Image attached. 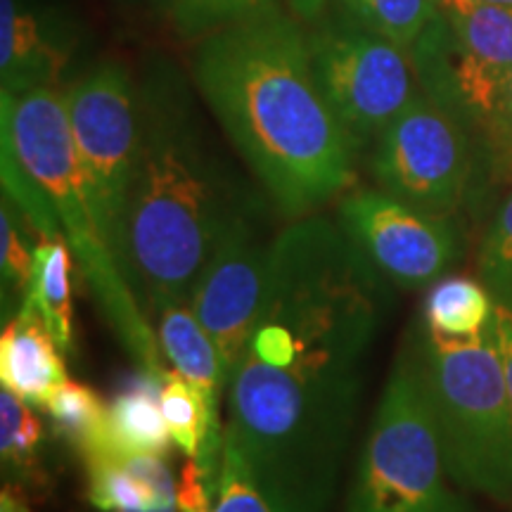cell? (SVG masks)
I'll use <instances>...</instances> for the list:
<instances>
[{"instance_id": "obj_3", "label": "cell", "mask_w": 512, "mask_h": 512, "mask_svg": "<svg viewBox=\"0 0 512 512\" xmlns=\"http://www.w3.org/2000/svg\"><path fill=\"white\" fill-rule=\"evenodd\" d=\"M145 136L124 221V266L145 311L162 297L190 299L226 233L252 207L174 93L143 100Z\"/></svg>"}, {"instance_id": "obj_24", "label": "cell", "mask_w": 512, "mask_h": 512, "mask_svg": "<svg viewBox=\"0 0 512 512\" xmlns=\"http://www.w3.org/2000/svg\"><path fill=\"white\" fill-rule=\"evenodd\" d=\"M477 273L494 302H512V190L498 204L479 245Z\"/></svg>"}, {"instance_id": "obj_13", "label": "cell", "mask_w": 512, "mask_h": 512, "mask_svg": "<svg viewBox=\"0 0 512 512\" xmlns=\"http://www.w3.org/2000/svg\"><path fill=\"white\" fill-rule=\"evenodd\" d=\"M150 318L155 323L159 347L176 373L195 389L204 408V441L197 460L207 472L211 491L219 486L223 441L226 427L221 425V392L226 389L221 356L214 339L204 330L192 311L190 299L162 297L150 304Z\"/></svg>"}, {"instance_id": "obj_32", "label": "cell", "mask_w": 512, "mask_h": 512, "mask_svg": "<svg viewBox=\"0 0 512 512\" xmlns=\"http://www.w3.org/2000/svg\"><path fill=\"white\" fill-rule=\"evenodd\" d=\"M155 3L159 5V8H162V12H166V17H169L171 10H174L176 0H155Z\"/></svg>"}, {"instance_id": "obj_12", "label": "cell", "mask_w": 512, "mask_h": 512, "mask_svg": "<svg viewBox=\"0 0 512 512\" xmlns=\"http://www.w3.org/2000/svg\"><path fill=\"white\" fill-rule=\"evenodd\" d=\"M271 240L247 214L214 249L190 292V306L221 356L226 389L245 358L266 299Z\"/></svg>"}, {"instance_id": "obj_22", "label": "cell", "mask_w": 512, "mask_h": 512, "mask_svg": "<svg viewBox=\"0 0 512 512\" xmlns=\"http://www.w3.org/2000/svg\"><path fill=\"white\" fill-rule=\"evenodd\" d=\"M342 15L401 48L413 50L437 10V0H335Z\"/></svg>"}, {"instance_id": "obj_28", "label": "cell", "mask_w": 512, "mask_h": 512, "mask_svg": "<svg viewBox=\"0 0 512 512\" xmlns=\"http://www.w3.org/2000/svg\"><path fill=\"white\" fill-rule=\"evenodd\" d=\"M491 335H494L498 358H501L505 389H508L512 406V302H496L494 320H491Z\"/></svg>"}, {"instance_id": "obj_9", "label": "cell", "mask_w": 512, "mask_h": 512, "mask_svg": "<svg viewBox=\"0 0 512 512\" xmlns=\"http://www.w3.org/2000/svg\"><path fill=\"white\" fill-rule=\"evenodd\" d=\"M64 105L95 214L124 264V221L145 136L143 98L121 64L102 62L64 88Z\"/></svg>"}, {"instance_id": "obj_14", "label": "cell", "mask_w": 512, "mask_h": 512, "mask_svg": "<svg viewBox=\"0 0 512 512\" xmlns=\"http://www.w3.org/2000/svg\"><path fill=\"white\" fill-rule=\"evenodd\" d=\"M69 43L46 17L22 0H0V79L3 93L57 86Z\"/></svg>"}, {"instance_id": "obj_11", "label": "cell", "mask_w": 512, "mask_h": 512, "mask_svg": "<svg viewBox=\"0 0 512 512\" xmlns=\"http://www.w3.org/2000/svg\"><path fill=\"white\" fill-rule=\"evenodd\" d=\"M337 223L399 290L434 285L463 252L453 216L422 214L380 188L347 192Z\"/></svg>"}, {"instance_id": "obj_5", "label": "cell", "mask_w": 512, "mask_h": 512, "mask_svg": "<svg viewBox=\"0 0 512 512\" xmlns=\"http://www.w3.org/2000/svg\"><path fill=\"white\" fill-rule=\"evenodd\" d=\"M408 347L448 477L467 494L512 503V406L491 328L446 339L418 325Z\"/></svg>"}, {"instance_id": "obj_6", "label": "cell", "mask_w": 512, "mask_h": 512, "mask_svg": "<svg viewBox=\"0 0 512 512\" xmlns=\"http://www.w3.org/2000/svg\"><path fill=\"white\" fill-rule=\"evenodd\" d=\"M347 512H475L446 472L411 347L396 358L377 403Z\"/></svg>"}, {"instance_id": "obj_1", "label": "cell", "mask_w": 512, "mask_h": 512, "mask_svg": "<svg viewBox=\"0 0 512 512\" xmlns=\"http://www.w3.org/2000/svg\"><path fill=\"white\" fill-rule=\"evenodd\" d=\"M389 280L339 223L311 214L271 242L266 299L228 382L226 434L264 470L339 475Z\"/></svg>"}, {"instance_id": "obj_17", "label": "cell", "mask_w": 512, "mask_h": 512, "mask_svg": "<svg viewBox=\"0 0 512 512\" xmlns=\"http://www.w3.org/2000/svg\"><path fill=\"white\" fill-rule=\"evenodd\" d=\"M72 249L62 238H36L34 271L22 304L43 318L50 335L64 354L74 351V302H72Z\"/></svg>"}, {"instance_id": "obj_8", "label": "cell", "mask_w": 512, "mask_h": 512, "mask_svg": "<svg viewBox=\"0 0 512 512\" xmlns=\"http://www.w3.org/2000/svg\"><path fill=\"white\" fill-rule=\"evenodd\" d=\"M316 81L354 152H361L420 93L411 50L339 12L309 29Z\"/></svg>"}, {"instance_id": "obj_23", "label": "cell", "mask_w": 512, "mask_h": 512, "mask_svg": "<svg viewBox=\"0 0 512 512\" xmlns=\"http://www.w3.org/2000/svg\"><path fill=\"white\" fill-rule=\"evenodd\" d=\"M214 512H294L256 479L233 441H223Z\"/></svg>"}, {"instance_id": "obj_31", "label": "cell", "mask_w": 512, "mask_h": 512, "mask_svg": "<svg viewBox=\"0 0 512 512\" xmlns=\"http://www.w3.org/2000/svg\"><path fill=\"white\" fill-rule=\"evenodd\" d=\"M119 512H178V503H176V489L169 491L159 498L157 503L147 505V508H136V510H119Z\"/></svg>"}, {"instance_id": "obj_27", "label": "cell", "mask_w": 512, "mask_h": 512, "mask_svg": "<svg viewBox=\"0 0 512 512\" xmlns=\"http://www.w3.org/2000/svg\"><path fill=\"white\" fill-rule=\"evenodd\" d=\"M278 0H176L169 19L183 38H202Z\"/></svg>"}, {"instance_id": "obj_7", "label": "cell", "mask_w": 512, "mask_h": 512, "mask_svg": "<svg viewBox=\"0 0 512 512\" xmlns=\"http://www.w3.org/2000/svg\"><path fill=\"white\" fill-rule=\"evenodd\" d=\"M411 53L422 91L475 140L512 74V10L489 0H437Z\"/></svg>"}, {"instance_id": "obj_10", "label": "cell", "mask_w": 512, "mask_h": 512, "mask_svg": "<svg viewBox=\"0 0 512 512\" xmlns=\"http://www.w3.org/2000/svg\"><path fill=\"white\" fill-rule=\"evenodd\" d=\"M377 188L432 216H456L470 195L475 140L420 88L377 136L370 155Z\"/></svg>"}, {"instance_id": "obj_18", "label": "cell", "mask_w": 512, "mask_h": 512, "mask_svg": "<svg viewBox=\"0 0 512 512\" xmlns=\"http://www.w3.org/2000/svg\"><path fill=\"white\" fill-rule=\"evenodd\" d=\"M494 294L482 280L444 275L430 285L422 306V325L446 339H475L491 328Z\"/></svg>"}, {"instance_id": "obj_21", "label": "cell", "mask_w": 512, "mask_h": 512, "mask_svg": "<svg viewBox=\"0 0 512 512\" xmlns=\"http://www.w3.org/2000/svg\"><path fill=\"white\" fill-rule=\"evenodd\" d=\"M482 185L486 190H512V74L475 138L470 195L477 197Z\"/></svg>"}, {"instance_id": "obj_4", "label": "cell", "mask_w": 512, "mask_h": 512, "mask_svg": "<svg viewBox=\"0 0 512 512\" xmlns=\"http://www.w3.org/2000/svg\"><path fill=\"white\" fill-rule=\"evenodd\" d=\"M0 133L3 147H8L55 211L64 240L119 344L140 370L162 377L166 366L155 323L95 214L69 126L64 88L3 93Z\"/></svg>"}, {"instance_id": "obj_16", "label": "cell", "mask_w": 512, "mask_h": 512, "mask_svg": "<svg viewBox=\"0 0 512 512\" xmlns=\"http://www.w3.org/2000/svg\"><path fill=\"white\" fill-rule=\"evenodd\" d=\"M169 425L162 411V377L140 370L110 403V444L114 458L166 456Z\"/></svg>"}, {"instance_id": "obj_15", "label": "cell", "mask_w": 512, "mask_h": 512, "mask_svg": "<svg viewBox=\"0 0 512 512\" xmlns=\"http://www.w3.org/2000/svg\"><path fill=\"white\" fill-rule=\"evenodd\" d=\"M60 347L50 335L43 318L22 304L0 337V380L29 406H46L62 382L67 368Z\"/></svg>"}, {"instance_id": "obj_19", "label": "cell", "mask_w": 512, "mask_h": 512, "mask_svg": "<svg viewBox=\"0 0 512 512\" xmlns=\"http://www.w3.org/2000/svg\"><path fill=\"white\" fill-rule=\"evenodd\" d=\"M53 427L83 460L114 458L110 444V406L88 384L67 380L46 403Z\"/></svg>"}, {"instance_id": "obj_26", "label": "cell", "mask_w": 512, "mask_h": 512, "mask_svg": "<svg viewBox=\"0 0 512 512\" xmlns=\"http://www.w3.org/2000/svg\"><path fill=\"white\" fill-rule=\"evenodd\" d=\"M19 209L3 195V209H0V268H3V287L19 294L24 302L29 292L31 271H34V247L29 235L24 233L19 221ZM36 238V235H34Z\"/></svg>"}, {"instance_id": "obj_30", "label": "cell", "mask_w": 512, "mask_h": 512, "mask_svg": "<svg viewBox=\"0 0 512 512\" xmlns=\"http://www.w3.org/2000/svg\"><path fill=\"white\" fill-rule=\"evenodd\" d=\"M0 512H31L24 486H19L15 482H5L3 494H0Z\"/></svg>"}, {"instance_id": "obj_29", "label": "cell", "mask_w": 512, "mask_h": 512, "mask_svg": "<svg viewBox=\"0 0 512 512\" xmlns=\"http://www.w3.org/2000/svg\"><path fill=\"white\" fill-rule=\"evenodd\" d=\"M287 10L292 12L294 17L302 19L304 24H316L325 15H330V8L335 5V0H285Z\"/></svg>"}, {"instance_id": "obj_33", "label": "cell", "mask_w": 512, "mask_h": 512, "mask_svg": "<svg viewBox=\"0 0 512 512\" xmlns=\"http://www.w3.org/2000/svg\"><path fill=\"white\" fill-rule=\"evenodd\" d=\"M489 3L501 5V8H508V10H512V0H489Z\"/></svg>"}, {"instance_id": "obj_20", "label": "cell", "mask_w": 512, "mask_h": 512, "mask_svg": "<svg viewBox=\"0 0 512 512\" xmlns=\"http://www.w3.org/2000/svg\"><path fill=\"white\" fill-rule=\"evenodd\" d=\"M43 439V425L24 399L8 387L0 389V458H3L8 482L29 486L41 479L38 448Z\"/></svg>"}, {"instance_id": "obj_25", "label": "cell", "mask_w": 512, "mask_h": 512, "mask_svg": "<svg viewBox=\"0 0 512 512\" xmlns=\"http://www.w3.org/2000/svg\"><path fill=\"white\" fill-rule=\"evenodd\" d=\"M162 411L169 425L171 441L185 458H197L204 441V408L195 389L174 368L162 375Z\"/></svg>"}, {"instance_id": "obj_2", "label": "cell", "mask_w": 512, "mask_h": 512, "mask_svg": "<svg viewBox=\"0 0 512 512\" xmlns=\"http://www.w3.org/2000/svg\"><path fill=\"white\" fill-rule=\"evenodd\" d=\"M192 76L275 207L297 221L347 192L354 147L320 91L309 29L278 3L197 38Z\"/></svg>"}]
</instances>
